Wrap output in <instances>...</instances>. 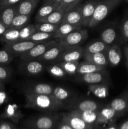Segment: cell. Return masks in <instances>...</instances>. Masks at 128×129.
I'll return each mask as SVG.
<instances>
[{"label": "cell", "mask_w": 128, "mask_h": 129, "mask_svg": "<svg viewBox=\"0 0 128 129\" xmlns=\"http://www.w3.org/2000/svg\"><path fill=\"white\" fill-rule=\"evenodd\" d=\"M60 129H74L68 123H63L60 127Z\"/></svg>", "instance_id": "cell-48"}, {"label": "cell", "mask_w": 128, "mask_h": 129, "mask_svg": "<svg viewBox=\"0 0 128 129\" xmlns=\"http://www.w3.org/2000/svg\"><path fill=\"white\" fill-rule=\"evenodd\" d=\"M65 119L67 123L70 125L74 129H86L88 125H89L85 123L80 117L72 112L70 114L65 116Z\"/></svg>", "instance_id": "cell-24"}, {"label": "cell", "mask_w": 128, "mask_h": 129, "mask_svg": "<svg viewBox=\"0 0 128 129\" xmlns=\"http://www.w3.org/2000/svg\"><path fill=\"white\" fill-rule=\"evenodd\" d=\"M20 69L28 76H38L43 71L45 66L41 62L37 60H22L20 65Z\"/></svg>", "instance_id": "cell-7"}, {"label": "cell", "mask_w": 128, "mask_h": 129, "mask_svg": "<svg viewBox=\"0 0 128 129\" xmlns=\"http://www.w3.org/2000/svg\"><path fill=\"white\" fill-rule=\"evenodd\" d=\"M54 87L48 83H34L27 84L24 90L37 94L53 95Z\"/></svg>", "instance_id": "cell-13"}, {"label": "cell", "mask_w": 128, "mask_h": 129, "mask_svg": "<svg viewBox=\"0 0 128 129\" xmlns=\"http://www.w3.org/2000/svg\"><path fill=\"white\" fill-rule=\"evenodd\" d=\"M109 65L115 67L120 64L122 59V52L117 44H113L108 47L105 51Z\"/></svg>", "instance_id": "cell-12"}, {"label": "cell", "mask_w": 128, "mask_h": 129, "mask_svg": "<svg viewBox=\"0 0 128 129\" xmlns=\"http://www.w3.org/2000/svg\"><path fill=\"white\" fill-rule=\"evenodd\" d=\"M58 64L66 72L67 75L74 76L77 74L79 61H63L60 62Z\"/></svg>", "instance_id": "cell-33"}, {"label": "cell", "mask_w": 128, "mask_h": 129, "mask_svg": "<svg viewBox=\"0 0 128 129\" xmlns=\"http://www.w3.org/2000/svg\"><path fill=\"white\" fill-rule=\"evenodd\" d=\"M0 129H12V127L10 123L4 122L0 123Z\"/></svg>", "instance_id": "cell-45"}, {"label": "cell", "mask_w": 128, "mask_h": 129, "mask_svg": "<svg viewBox=\"0 0 128 129\" xmlns=\"http://www.w3.org/2000/svg\"><path fill=\"white\" fill-rule=\"evenodd\" d=\"M117 113L128 112V91H125L114 98L107 105Z\"/></svg>", "instance_id": "cell-14"}, {"label": "cell", "mask_w": 128, "mask_h": 129, "mask_svg": "<svg viewBox=\"0 0 128 129\" xmlns=\"http://www.w3.org/2000/svg\"><path fill=\"white\" fill-rule=\"evenodd\" d=\"M48 73L52 76L57 78H64L67 76L66 72L63 69L58 62L48 66L46 68Z\"/></svg>", "instance_id": "cell-30"}, {"label": "cell", "mask_w": 128, "mask_h": 129, "mask_svg": "<svg viewBox=\"0 0 128 129\" xmlns=\"http://www.w3.org/2000/svg\"><path fill=\"white\" fill-rule=\"evenodd\" d=\"M16 15V5L0 6V20L8 28L10 26Z\"/></svg>", "instance_id": "cell-15"}, {"label": "cell", "mask_w": 128, "mask_h": 129, "mask_svg": "<svg viewBox=\"0 0 128 129\" xmlns=\"http://www.w3.org/2000/svg\"><path fill=\"white\" fill-rule=\"evenodd\" d=\"M61 1H62V0H48V1H46L45 3H49L54 4V5H56L59 6V5H60Z\"/></svg>", "instance_id": "cell-47"}, {"label": "cell", "mask_w": 128, "mask_h": 129, "mask_svg": "<svg viewBox=\"0 0 128 129\" xmlns=\"http://www.w3.org/2000/svg\"><path fill=\"white\" fill-rule=\"evenodd\" d=\"M43 3H45L46 1H48V0H43Z\"/></svg>", "instance_id": "cell-53"}, {"label": "cell", "mask_w": 128, "mask_h": 129, "mask_svg": "<svg viewBox=\"0 0 128 129\" xmlns=\"http://www.w3.org/2000/svg\"><path fill=\"white\" fill-rule=\"evenodd\" d=\"M122 0H102L99 1L90 21L89 28H94L101 23Z\"/></svg>", "instance_id": "cell-2"}, {"label": "cell", "mask_w": 128, "mask_h": 129, "mask_svg": "<svg viewBox=\"0 0 128 129\" xmlns=\"http://www.w3.org/2000/svg\"><path fill=\"white\" fill-rule=\"evenodd\" d=\"M99 1L95 0H88L82 6V15L83 26H89L90 21L94 15V11Z\"/></svg>", "instance_id": "cell-10"}, {"label": "cell", "mask_w": 128, "mask_h": 129, "mask_svg": "<svg viewBox=\"0 0 128 129\" xmlns=\"http://www.w3.org/2000/svg\"><path fill=\"white\" fill-rule=\"evenodd\" d=\"M77 79L81 83L88 84L106 83L109 81L108 74L104 71L78 76Z\"/></svg>", "instance_id": "cell-9"}, {"label": "cell", "mask_w": 128, "mask_h": 129, "mask_svg": "<svg viewBox=\"0 0 128 129\" xmlns=\"http://www.w3.org/2000/svg\"><path fill=\"white\" fill-rule=\"evenodd\" d=\"M67 47H65L61 44H57L54 45L51 47H50L48 50H46L40 58L38 59L37 60L45 62H54L59 57L61 53L63 52Z\"/></svg>", "instance_id": "cell-11"}, {"label": "cell", "mask_w": 128, "mask_h": 129, "mask_svg": "<svg viewBox=\"0 0 128 129\" xmlns=\"http://www.w3.org/2000/svg\"><path fill=\"white\" fill-rule=\"evenodd\" d=\"M21 0H6L3 4H1L0 6H13L16 5L18 3L21 1Z\"/></svg>", "instance_id": "cell-43"}, {"label": "cell", "mask_w": 128, "mask_h": 129, "mask_svg": "<svg viewBox=\"0 0 128 129\" xmlns=\"http://www.w3.org/2000/svg\"><path fill=\"white\" fill-rule=\"evenodd\" d=\"M82 6V4L80 3L72 9L65 12L61 23L76 26H83Z\"/></svg>", "instance_id": "cell-8"}, {"label": "cell", "mask_w": 128, "mask_h": 129, "mask_svg": "<svg viewBox=\"0 0 128 129\" xmlns=\"http://www.w3.org/2000/svg\"><path fill=\"white\" fill-rule=\"evenodd\" d=\"M72 93L69 89L61 86H55L53 91V96L60 102H64L69 100L72 96Z\"/></svg>", "instance_id": "cell-29"}, {"label": "cell", "mask_w": 128, "mask_h": 129, "mask_svg": "<svg viewBox=\"0 0 128 129\" xmlns=\"http://www.w3.org/2000/svg\"><path fill=\"white\" fill-rule=\"evenodd\" d=\"M84 48L80 45L67 47L55 62L63 61H79L83 56Z\"/></svg>", "instance_id": "cell-6"}, {"label": "cell", "mask_w": 128, "mask_h": 129, "mask_svg": "<svg viewBox=\"0 0 128 129\" xmlns=\"http://www.w3.org/2000/svg\"><path fill=\"white\" fill-rule=\"evenodd\" d=\"M72 112L80 117L87 124H92L96 122L99 116L98 111L74 110Z\"/></svg>", "instance_id": "cell-25"}, {"label": "cell", "mask_w": 128, "mask_h": 129, "mask_svg": "<svg viewBox=\"0 0 128 129\" xmlns=\"http://www.w3.org/2000/svg\"><path fill=\"white\" fill-rule=\"evenodd\" d=\"M63 15V11L58 8L56 10H55L51 13H50L48 16L44 18L42 20L38 21H45V22L50 23L54 24V25H59L61 23Z\"/></svg>", "instance_id": "cell-27"}, {"label": "cell", "mask_w": 128, "mask_h": 129, "mask_svg": "<svg viewBox=\"0 0 128 129\" xmlns=\"http://www.w3.org/2000/svg\"><path fill=\"white\" fill-rule=\"evenodd\" d=\"M37 44L38 43L31 40H21L16 42L5 44L4 45V48L11 52L15 56L16 55L20 56L22 54L27 52Z\"/></svg>", "instance_id": "cell-5"}, {"label": "cell", "mask_w": 128, "mask_h": 129, "mask_svg": "<svg viewBox=\"0 0 128 129\" xmlns=\"http://www.w3.org/2000/svg\"><path fill=\"white\" fill-rule=\"evenodd\" d=\"M5 89V83L0 81V91H3Z\"/></svg>", "instance_id": "cell-50"}, {"label": "cell", "mask_w": 128, "mask_h": 129, "mask_svg": "<svg viewBox=\"0 0 128 129\" xmlns=\"http://www.w3.org/2000/svg\"><path fill=\"white\" fill-rule=\"evenodd\" d=\"M5 1H6V0H0V6H1V4L3 3Z\"/></svg>", "instance_id": "cell-51"}, {"label": "cell", "mask_w": 128, "mask_h": 129, "mask_svg": "<svg viewBox=\"0 0 128 129\" xmlns=\"http://www.w3.org/2000/svg\"><path fill=\"white\" fill-rule=\"evenodd\" d=\"M26 107L40 110H56L62 108L64 103L56 100L53 95L37 94L24 90Z\"/></svg>", "instance_id": "cell-1"}, {"label": "cell", "mask_w": 128, "mask_h": 129, "mask_svg": "<svg viewBox=\"0 0 128 129\" xmlns=\"http://www.w3.org/2000/svg\"><path fill=\"white\" fill-rule=\"evenodd\" d=\"M107 129H116V128H115L114 127H109V128H107Z\"/></svg>", "instance_id": "cell-52"}, {"label": "cell", "mask_w": 128, "mask_h": 129, "mask_svg": "<svg viewBox=\"0 0 128 129\" xmlns=\"http://www.w3.org/2000/svg\"><path fill=\"white\" fill-rule=\"evenodd\" d=\"M117 33L114 28H107L102 31L100 34V40L107 45H110L113 44L116 40Z\"/></svg>", "instance_id": "cell-28"}, {"label": "cell", "mask_w": 128, "mask_h": 129, "mask_svg": "<svg viewBox=\"0 0 128 129\" xmlns=\"http://www.w3.org/2000/svg\"><path fill=\"white\" fill-rule=\"evenodd\" d=\"M57 44V41L55 39L38 43L33 47L27 52L20 55V59L22 60H38L45 52L50 47Z\"/></svg>", "instance_id": "cell-3"}, {"label": "cell", "mask_w": 128, "mask_h": 129, "mask_svg": "<svg viewBox=\"0 0 128 129\" xmlns=\"http://www.w3.org/2000/svg\"><path fill=\"white\" fill-rule=\"evenodd\" d=\"M121 40L124 44L128 43V14L124 18L121 24Z\"/></svg>", "instance_id": "cell-42"}, {"label": "cell", "mask_w": 128, "mask_h": 129, "mask_svg": "<svg viewBox=\"0 0 128 129\" xmlns=\"http://www.w3.org/2000/svg\"><path fill=\"white\" fill-rule=\"evenodd\" d=\"M30 15H16L13 20L11 25L9 28H21L23 27L26 25H27L28 22L30 20Z\"/></svg>", "instance_id": "cell-32"}, {"label": "cell", "mask_w": 128, "mask_h": 129, "mask_svg": "<svg viewBox=\"0 0 128 129\" xmlns=\"http://www.w3.org/2000/svg\"><path fill=\"white\" fill-rule=\"evenodd\" d=\"M15 55L5 48L0 50V65L8 66L13 60Z\"/></svg>", "instance_id": "cell-38"}, {"label": "cell", "mask_w": 128, "mask_h": 129, "mask_svg": "<svg viewBox=\"0 0 128 129\" xmlns=\"http://www.w3.org/2000/svg\"><path fill=\"white\" fill-rule=\"evenodd\" d=\"M12 76V71L11 68L7 66L0 65V81L6 83L8 81Z\"/></svg>", "instance_id": "cell-41"}, {"label": "cell", "mask_w": 128, "mask_h": 129, "mask_svg": "<svg viewBox=\"0 0 128 129\" xmlns=\"http://www.w3.org/2000/svg\"><path fill=\"white\" fill-rule=\"evenodd\" d=\"M36 31H42L45 33H54L57 29L58 25H54L45 21H36L35 24Z\"/></svg>", "instance_id": "cell-34"}, {"label": "cell", "mask_w": 128, "mask_h": 129, "mask_svg": "<svg viewBox=\"0 0 128 129\" xmlns=\"http://www.w3.org/2000/svg\"><path fill=\"white\" fill-rule=\"evenodd\" d=\"M125 1H126L127 3H128V0H125Z\"/></svg>", "instance_id": "cell-55"}, {"label": "cell", "mask_w": 128, "mask_h": 129, "mask_svg": "<svg viewBox=\"0 0 128 129\" xmlns=\"http://www.w3.org/2000/svg\"><path fill=\"white\" fill-rule=\"evenodd\" d=\"M82 28V27L81 26H76V25L61 23V24L58 25L57 29L54 33L53 39L56 40H59V39H62L64 37L67 36L72 31L80 30Z\"/></svg>", "instance_id": "cell-20"}, {"label": "cell", "mask_w": 128, "mask_h": 129, "mask_svg": "<svg viewBox=\"0 0 128 129\" xmlns=\"http://www.w3.org/2000/svg\"><path fill=\"white\" fill-rule=\"evenodd\" d=\"M36 1H40V0H36Z\"/></svg>", "instance_id": "cell-56"}, {"label": "cell", "mask_w": 128, "mask_h": 129, "mask_svg": "<svg viewBox=\"0 0 128 129\" xmlns=\"http://www.w3.org/2000/svg\"><path fill=\"white\" fill-rule=\"evenodd\" d=\"M4 115L8 118H16L20 117V111L16 105L10 104L6 107Z\"/></svg>", "instance_id": "cell-39"}, {"label": "cell", "mask_w": 128, "mask_h": 129, "mask_svg": "<svg viewBox=\"0 0 128 129\" xmlns=\"http://www.w3.org/2000/svg\"><path fill=\"white\" fill-rule=\"evenodd\" d=\"M8 28L0 20V37L5 34V31L8 30Z\"/></svg>", "instance_id": "cell-44"}, {"label": "cell", "mask_w": 128, "mask_h": 129, "mask_svg": "<svg viewBox=\"0 0 128 129\" xmlns=\"http://www.w3.org/2000/svg\"><path fill=\"white\" fill-rule=\"evenodd\" d=\"M88 89L92 94L99 98H105L109 94V88L106 83L89 84Z\"/></svg>", "instance_id": "cell-21"}, {"label": "cell", "mask_w": 128, "mask_h": 129, "mask_svg": "<svg viewBox=\"0 0 128 129\" xmlns=\"http://www.w3.org/2000/svg\"><path fill=\"white\" fill-rule=\"evenodd\" d=\"M81 1L82 0H62L59 5L58 8L62 10L65 13V12L80 4Z\"/></svg>", "instance_id": "cell-40"}, {"label": "cell", "mask_w": 128, "mask_h": 129, "mask_svg": "<svg viewBox=\"0 0 128 129\" xmlns=\"http://www.w3.org/2000/svg\"><path fill=\"white\" fill-rule=\"evenodd\" d=\"M105 67L97 66L95 64L90 62L84 61L79 62L78 66L77 71V75L80 76L84 74H89V73H95V72L102 71L105 69Z\"/></svg>", "instance_id": "cell-18"}, {"label": "cell", "mask_w": 128, "mask_h": 129, "mask_svg": "<svg viewBox=\"0 0 128 129\" xmlns=\"http://www.w3.org/2000/svg\"><path fill=\"white\" fill-rule=\"evenodd\" d=\"M53 33H45L42 31H36L34 33L28 40L35 42L40 43L43 42L48 41V40L53 39Z\"/></svg>", "instance_id": "cell-35"}, {"label": "cell", "mask_w": 128, "mask_h": 129, "mask_svg": "<svg viewBox=\"0 0 128 129\" xmlns=\"http://www.w3.org/2000/svg\"><path fill=\"white\" fill-rule=\"evenodd\" d=\"M20 28H8L5 34L0 37V41L4 44L20 41Z\"/></svg>", "instance_id": "cell-22"}, {"label": "cell", "mask_w": 128, "mask_h": 129, "mask_svg": "<svg viewBox=\"0 0 128 129\" xmlns=\"http://www.w3.org/2000/svg\"><path fill=\"white\" fill-rule=\"evenodd\" d=\"M40 1L36 0H21L16 5L18 15H30L34 11Z\"/></svg>", "instance_id": "cell-16"}, {"label": "cell", "mask_w": 128, "mask_h": 129, "mask_svg": "<svg viewBox=\"0 0 128 129\" xmlns=\"http://www.w3.org/2000/svg\"><path fill=\"white\" fill-rule=\"evenodd\" d=\"M58 8V6L56 5L49 3H45L43 6L38 10L36 16H35V20L36 21L42 20L43 18L48 16L50 13L56 10Z\"/></svg>", "instance_id": "cell-26"}, {"label": "cell", "mask_w": 128, "mask_h": 129, "mask_svg": "<svg viewBox=\"0 0 128 129\" xmlns=\"http://www.w3.org/2000/svg\"><path fill=\"white\" fill-rule=\"evenodd\" d=\"M54 123L53 119L48 116L39 117L35 122L36 127L39 129H50Z\"/></svg>", "instance_id": "cell-37"}, {"label": "cell", "mask_w": 128, "mask_h": 129, "mask_svg": "<svg viewBox=\"0 0 128 129\" xmlns=\"http://www.w3.org/2000/svg\"><path fill=\"white\" fill-rule=\"evenodd\" d=\"M124 55H125V62H126V65H127V67L128 68V44L124 47Z\"/></svg>", "instance_id": "cell-46"}, {"label": "cell", "mask_w": 128, "mask_h": 129, "mask_svg": "<svg viewBox=\"0 0 128 129\" xmlns=\"http://www.w3.org/2000/svg\"><path fill=\"white\" fill-rule=\"evenodd\" d=\"M36 31L35 24H27L20 28V41L28 40L29 38Z\"/></svg>", "instance_id": "cell-36"}, {"label": "cell", "mask_w": 128, "mask_h": 129, "mask_svg": "<svg viewBox=\"0 0 128 129\" xmlns=\"http://www.w3.org/2000/svg\"><path fill=\"white\" fill-rule=\"evenodd\" d=\"M72 108L74 110L99 111L101 108V105L92 100H83L73 103Z\"/></svg>", "instance_id": "cell-17"}, {"label": "cell", "mask_w": 128, "mask_h": 129, "mask_svg": "<svg viewBox=\"0 0 128 129\" xmlns=\"http://www.w3.org/2000/svg\"><path fill=\"white\" fill-rule=\"evenodd\" d=\"M119 113H117L114 109L107 105V107L102 108L99 112V116L98 119L100 122H104V121H109L113 119L115 116Z\"/></svg>", "instance_id": "cell-31"}, {"label": "cell", "mask_w": 128, "mask_h": 129, "mask_svg": "<svg viewBox=\"0 0 128 129\" xmlns=\"http://www.w3.org/2000/svg\"><path fill=\"white\" fill-rule=\"evenodd\" d=\"M95 1H100V0H95Z\"/></svg>", "instance_id": "cell-54"}, {"label": "cell", "mask_w": 128, "mask_h": 129, "mask_svg": "<svg viewBox=\"0 0 128 129\" xmlns=\"http://www.w3.org/2000/svg\"><path fill=\"white\" fill-rule=\"evenodd\" d=\"M109 45H107L104 42L100 40H97L89 44L84 49L83 54H94V53L105 52Z\"/></svg>", "instance_id": "cell-23"}, {"label": "cell", "mask_w": 128, "mask_h": 129, "mask_svg": "<svg viewBox=\"0 0 128 129\" xmlns=\"http://www.w3.org/2000/svg\"><path fill=\"white\" fill-rule=\"evenodd\" d=\"M120 129H128V120L124 122V123L120 125Z\"/></svg>", "instance_id": "cell-49"}, {"label": "cell", "mask_w": 128, "mask_h": 129, "mask_svg": "<svg viewBox=\"0 0 128 129\" xmlns=\"http://www.w3.org/2000/svg\"><path fill=\"white\" fill-rule=\"evenodd\" d=\"M88 38V30L87 29H80L69 34L62 39L57 40V42L65 47L80 45Z\"/></svg>", "instance_id": "cell-4"}, {"label": "cell", "mask_w": 128, "mask_h": 129, "mask_svg": "<svg viewBox=\"0 0 128 129\" xmlns=\"http://www.w3.org/2000/svg\"><path fill=\"white\" fill-rule=\"evenodd\" d=\"M82 57L84 60L90 62L97 66L105 67V68L109 66L105 52H101L94 53V54H83Z\"/></svg>", "instance_id": "cell-19"}]
</instances>
